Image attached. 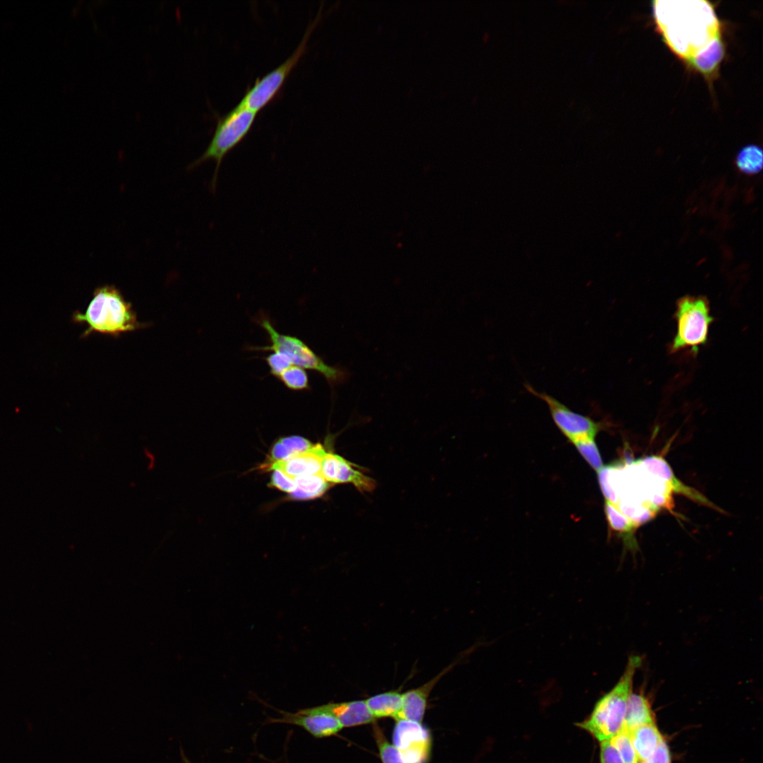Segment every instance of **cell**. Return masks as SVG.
<instances>
[{"mask_svg":"<svg viewBox=\"0 0 763 763\" xmlns=\"http://www.w3.org/2000/svg\"><path fill=\"white\" fill-rule=\"evenodd\" d=\"M459 661L458 659L450 663L421 686L403 693L401 708L394 718L396 721L406 720L422 723L431 691L437 683L457 665Z\"/></svg>","mask_w":763,"mask_h":763,"instance_id":"cell-13","label":"cell"},{"mask_svg":"<svg viewBox=\"0 0 763 763\" xmlns=\"http://www.w3.org/2000/svg\"><path fill=\"white\" fill-rule=\"evenodd\" d=\"M257 114L238 104L229 112L218 118L208 146L202 155L190 164L189 169L191 170L209 160L215 162L211 184L213 192L216 189L219 169L224 158L247 136Z\"/></svg>","mask_w":763,"mask_h":763,"instance_id":"cell-4","label":"cell"},{"mask_svg":"<svg viewBox=\"0 0 763 763\" xmlns=\"http://www.w3.org/2000/svg\"><path fill=\"white\" fill-rule=\"evenodd\" d=\"M279 718H269L268 723L299 726L315 738L336 735L343 728L336 717L324 705L298 710L295 713L280 711Z\"/></svg>","mask_w":763,"mask_h":763,"instance_id":"cell-10","label":"cell"},{"mask_svg":"<svg viewBox=\"0 0 763 763\" xmlns=\"http://www.w3.org/2000/svg\"><path fill=\"white\" fill-rule=\"evenodd\" d=\"M653 13L667 45L687 61L721 37L718 18L706 1H656Z\"/></svg>","mask_w":763,"mask_h":763,"instance_id":"cell-1","label":"cell"},{"mask_svg":"<svg viewBox=\"0 0 763 763\" xmlns=\"http://www.w3.org/2000/svg\"><path fill=\"white\" fill-rule=\"evenodd\" d=\"M393 745L407 763H427L431 752V735L421 723L398 720L393 732Z\"/></svg>","mask_w":763,"mask_h":763,"instance_id":"cell-9","label":"cell"},{"mask_svg":"<svg viewBox=\"0 0 763 763\" xmlns=\"http://www.w3.org/2000/svg\"><path fill=\"white\" fill-rule=\"evenodd\" d=\"M181 755H182V763H191L188 759V758L185 756V755L184 754V752L182 750L181 751Z\"/></svg>","mask_w":763,"mask_h":763,"instance_id":"cell-32","label":"cell"},{"mask_svg":"<svg viewBox=\"0 0 763 763\" xmlns=\"http://www.w3.org/2000/svg\"><path fill=\"white\" fill-rule=\"evenodd\" d=\"M641 461L648 472L668 484L673 492L681 493L694 501L711 505V502H708L700 493L680 481L663 458L650 456Z\"/></svg>","mask_w":763,"mask_h":763,"instance_id":"cell-14","label":"cell"},{"mask_svg":"<svg viewBox=\"0 0 763 763\" xmlns=\"http://www.w3.org/2000/svg\"><path fill=\"white\" fill-rule=\"evenodd\" d=\"M725 54V47L721 37L715 39L704 50L689 61L697 71L711 78L716 74Z\"/></svg>","mask_w":763,"mask_h":763,"instance_id":"cell-17","label":"cell"},{"mask_svg":"<svg viewBox=\"0 0 763 763\" xmlns=\"http://www.w3.org/2000/svg\"><path fill=\"white\" fill-rule=\"evenodd\" d=\"M374 734L383 763H407L398 750L386 740L379 727L374 728Z\"/></svg>","mask_w":763,"mask_h":763,"instance_id":"cell-25","label":"cell"},{"mask_svg":"<svg viewBox=\"0 0 763 763\" xmlns=\"http://www.w3.org/2000/svg\"><path fill=\"white\" fill-rule=\"evenodd\" d=\"M72 321L87 324L82 338L95 332L118 337L146 326L138 321L131 304L125 300L119 290L109 285L96 288L85 312H75Z\"/></svg>","mask_w":763,"mask_h":763,"instance_id":"cell-2","label":"cell"},{"mask_svg":"<svg viewBox=\"0 0 763 763\" xmlns=\"http://www.w3.org/2000/svg\"><path fill=\"white\" fill-rule=\"evenodd\" d=\"M525 387L530 394L546 403L555 424L572 444L581 440L595 439L601 429V424L572 410L545 392L538 391L529 384H526Z\"/></svg>","mask_w":763,"mask_h":763,"instance_id":"cell-8","label":"cell"},{"mask_svg":"<svg viewBox=\"0 0 763 763\" xmlns=\"http://www.w3.org/2000/svg\"><path fill=\"white\" fill-rule=\"evenodd\" d=\"M403 693L388 691L372 696L365 700L374 718L394 717L401 708Z\"/></svg>","mask_w":763,"mask_h":763,"instance_id":"cell-19","label":"cell"},{"mask_svg":"<svg viewBox=\"0 0 763 763\" xmlns=\"http://www.w3.org/2000/svg\"><path fill=\"white\" fill-rule=\"evenodd\" d=\"M735 163L742 173L747 175H756L762 169V150L756 145L746 146L738 152Z\"/></svg>","mask_w":763,"mask_h":763,"instance_id":"cell-21","label":"cell"},{"mask_svg":"<svg viewBox=\"0 0 763 763\" xmlns=\"http://www.w3.org/2000/svg\"><path fill=\"white\" fill-rule=\"evenodd\" d=\"M278 379L292 391H303L310 388L307 373L304 369L296 365H292L284 371Z\"/></svg>","mask_w":763,"mask_h":763,"instance_id":"cell-23","label":"cell"},{"mask_svg":"<svg viewBox=\"0 0 763 763\" xmlns=\"http://www.w3.org/2000/svg\"><path fill=\"white\" fill-rule=\"evenodd\" d=\"M319 18L320 12L307 27L300 43L293 53L278 66L263 77L257 78L254 84L246 91L239 105L258 113L276 96L305 52L308 40Z\"/></svg>","mask_w":763,"mask_h":763,"instance_id":"cell-7","label":"cell"},{"mask_svg":"<svg viewBox=\"0 0 763 763\" xmlns=\"http://www.w3.org/2000/svg\"><path fill=\"white\" fill-rule=\"evenodd\" d=\"M272 471L269 486L289 494L292 493L296 490L297 484L295 478L278 470Z\"/></svg>","mask_w":763,"mask_h":763,"instance_id":"cell-29","label":"cell"},{"mask_svg":"<svg viewBox=\"0 0 763 763\" xmlns=\"http://www.w3.org/2000/svg\"><path fill=\"white\" fill-rule=\"evenodd\" d=\"M278 441L284 446L289 456L304 451L313 445L309 440L299 435L281 437Z\"/></svg>","mask_w":763,"mask_h":763,"instance_id":"cell-28","label":"cell"},{"mask_svg":"<svg viewBox=\"0 0 763 763\" xmlns=\"http://www.w3.org/2000/svg\"><path fill=\"white\" fill-rule=\"evenodd\" d=\"M610 741L625 763H639L628 731L622 728Z\"/></svg>","mask_w":763,"mask_h":763,"instance_id":"cell-24","label":"cell"},{"mask_svg":"<svg viewBox=\"0 0 763 763\" xmlns=\"http://www.w3.org/2000/svg\"><path fill=\"white\" fill-rule=\"evenodd\" d=\"M628 732L639 762L649 759L664 740L656 723L641 725Z\"/></svg>","mask_w":763,"mask_h":763,"instance_id":"cell-16","label":"cell"},{"mask_svg":"<svg viewBox=\"0 0 763 763\" xmlns=\"http://www.w3.org/2000/svg\"><path fill=\"white\" fill-rule=\"evenodd\" d=\"M639 763H671L670 752L666 740L659 744L649 759Z\"/></svg>","mask_w":763,"mask_h":763,"instance_id":"cell-31","label":"cell"},{"mask_svg":"<svg viewBox=\"0 0 763 763\" xmlns=\"http://www.w3.org/2000/svg\"><path fill=\"white\" fill-rule=\"evenodd\" d=\"M320 474L329 483L352 484L360 492H371L376 481L363 473L362 468L336 454L326 451L322 459Z\"/></svg>","mask_w":763,"mask_h":763,"instance_id":"cell-11","label":"cell"},{"mask_svg":"<svg viewBox=\"0 0 763 763\" xmlns=\"http://www.w3.org/2000/svg\"><path fill=\"white\" fill-rule=\"evenodd\" d=\"M258 322L267 333L270 341L269 345L258 349L285 353L292 365L318 372L323 375L331 387L344 384L349 379L350 374L347 369L327 365L302 340L276 331L266 317L259 318Z\"/></svg>","mask_w":763,"mask_h":763,"instance_id":"cell-5","label":"cell"},{"mask_svg":"<svg viewBox=\"0 0 763 763\" xmlns=\"http://www.w3.org/2000/svg\"><path fill=\"white\" fill-rule=\"evenodd\" d=\"M338 719L342 727H352L372 722L374 717L365 700H355L324 704Z\"/></svg>","mask_w":763,"mask_h":763,"instance_id":"cell-15","label":"cell"},{"mask_svg":"<svg viewBox=\"0 0 763 763\" xmlns=\"http://www.w3.org/2000/svg\"><path fill=\"white\" fill-rule=\"evenodd\" d=\"M579 454L589 464L598 472L604 466L595 439H585L573 443Z\"/></svg>","mask_w":763,"mask_h":763,"instance_id":"cell-26","label":"cell"},{"mask_svg":"<svg viewBox=\"0 0 763 763\" xmlns=\"http://www.w3.org/2000/svg\"><path fill=\"white\" fill-rule=\"evenodd\" d=\"M600 760L601 763H625L610 740L601 742Z\"/></svg>","mask_w":763,"mask_h":763,"instance_id":"cell-30","label":"cell"},{"mask_svg":"<svg viewBox=\"0 0 763 763\" xmlns=\"http://www.w3.org/2000/svg\"><path fill=\"white\" fill-rule=\"evenodd\" d=\"M326 451L322 444H313L309 449L288 458L264 464L268 471L278 470L295 478L320 473L322 459Z\"/></svg>","mask_w":763,"mask_h":763,"instance_id":"cell-12","label":"cell"},{"mask_svg":"<svg viewBox=\"0 0 763 763\" xmlns=\"http://www.w3.org/2000/svg\"><path fill=\"white\" fill-rule=\"evenodd\" d=\"M677 332L671 350L690 348L694 354L707 341L709 328L713 321L707 299L703 296L687 295L677 303L675 314Z\"/></svg>","mask_w":763,"mask_h":763,"instance_id":"cell-6","label":"cell"},{"mask_svg":"<svg viewBox=\"0 0 763 763\" xmlns=\"http://www.w3.org/2000/svg\"><path fill=\"white\" fill-rule=\"evenodd\" d=\"M295 480L297 488L292 493L290 494V497L297 500H307L319 497L332 485L326 482L320 473L301 476L295 478Z\"/></svg>","mask_w":763,"mask_h":763,"instance_id":"cell-20","label":"cell"},{"mask_svg":"<svg viewBox=\"0 0 763 763\" xmlns=\"http://www.w3.org/2000/svg\"><path fill=\"white\" fill-rule=\"evenodd\" d=\"M651 723H655V718L650 702L645 695L632 692L628 700L623 728L629 731Z\"/></svg>","mask_w":763,"mask_h":763,"instance_id":"cell-18","label":"cell"},{"mask_svg":"<svg viewBox=\"0 0 763 763\" xmlns=\"http://www.w3.org/2000/svg\"><path fill=\"white\" fill-rule=\"evenodd\" d=\"M641 664L638 656H630L616 685L596 704L589 717L578 726L600 742L610 740L623 728L627 706L632 693L633 681Z\"/></svg>","mask_w":763,"mask_h":763,"instance_id":"cell-3","label":"cell"},{"mask_svg":"<svg viewBox=\"0 0 763 763\" xmlns=\"http://www.w3.org/2000/svg\"><path fill=\"white\" fill-rule=\"evenodd\" d=\"M605 514L609 526L613 531L627 534L632 533L637 526L615 505L608 501L605 502Z\"/></svg>","mask_w":763,"mask_h":763,"instance_id":"cell-22","label":"cell"},{"mask_svg":"<svg viewBox=\"0 0 763 763\" xmlns=\"http://www.w3.org/2000/svg\"><path fill=\"white\" fill-rule=\"evenodd\" d=\"M265 360L269 367L270 373L277 378L292 365L289 357L278 351H273L265 358Z\"/></svg>","mask_w":763,"mask_h":763,"instance_id":"cell-27","label":"cell"}]
</instances>
